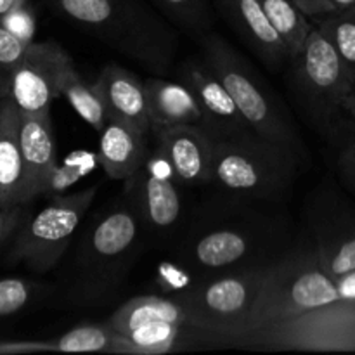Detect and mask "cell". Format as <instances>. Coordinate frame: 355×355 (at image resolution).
<instances>
[{
    "label": "cell",
    "mask_w": 355,
    "mask_h": 355,
    "mask_svg": "<svg viewBox=\"0 0 355 355\" xmlns=\"http://www.w3.org/2000/svg\"><path fill=\"white\" fill-rule=\"evenodd\" d=\"M218 191L194 208L172 241V260L191 281L269 266L295 243L286 203Z\"/></svg>",
    "instance_id": "obj_1"
},
{
    "label": "cell",
    "mask_w": 355,
    "mask_h": 355,
    "mask_svg": "<svg viewBox=\"0 0 355 355\" xmlns=\"http://www.w3.org/2000/svg\"><path fill=\"white\" fill-rule=\"evenodd\" d=\"M144 225L127 198L114 201L75 236L64 270L66 302L99 307L113 300L137 262Z\"/></svg>",
    "instance_id": "obj_2"
},
{
    "label": "cell",
    "mask_w": 355,
    "mask_h": 355,
    "mask_svg": "<svg viewBox=\"0 0 355 355\" xmlns=\"http://www.w3.org/2000/svg\"><path fill=\"white\" fill-rule=\"evenodd\" d=\"M66 23L87 31L156 76L172 71L179 33L144 0H49Z\"/></svg>",
    "instance_id": "obj_3"
},
{
    "label": "cell",
    "mask_w": 355,
    "mask_h": 355,
    "mask_svg": "<svg viewBox=\"0 0 355 355\" xmlns=\"http://www.w3.org/2000/svg\"><path fill=\"white\" fill-rule=\"evenodd\" d=\"M307 158L257 132L214 141L211 184L225 193L286 203Z\"/></svg>",
    "instance_id": "obj_4"
},
{
    "label": "cell",
    "mask_w": 355,
    "mask_h": 355,
    "mask_svg": "<svg viewBox=\"0 0 355 355\" xmlns=\"http://www.w3.org/2000/svg\"><path fill=\"white\" fill-rule=\"evenodd\" d=\"M198 44L200 54L224 83L253 130L270 141L290 146L309 159L305 141L290 107L263 78L259 68L232 47L231 42L214 31L203 35Z\"/></svg>",
    "instance_id": "obj_5"
},
{
    "label": "cell",
    "mask_w": 355,
    "mask_h": 355,
    "mask_svg": "<svg viewBox=\"0 0 355 355\" xmlns=\"http://www.w3.org/2000/svg\"><path fill=\"white\" fill-rule=\"evenodd\" d=\"M286 83L305 123L324 141H338L345 127L343 118L349 116L343 104L355 82L318 26L302 51L290 59Z\"/></svg>",
    "instance_id": "obj_6"
},
{
    "label": "cell",
    "mask_w": 355,
    "mask_h": 355,
    "mask_svg": "<svg viewBox=\"0 0 355 355\" xmlns=\"http://www.w3.org/2000/svg\"><path fill=\"white\" fill-rule=\"evenodd\" d=\"M338 300L342 295L336 279L298 239L267 267L253 305L248 335Z\"/></svg>",
    "instance_id": "obj_7"
},
{
    "label": "cell",
    "mask_w": 355,
    "mask_h": 355,
    "mask_svg": "<svg viewBox=\"0 0 355 355\" xmlns=\"http://www.w3.org/2000/svg\"><path fill=\"white\" fill-rule=\"evenodd\" d=\"M267 267L232 270L191 281L170 297L182 305L189 328L241 342L250 331L253 305Z\"/></svg>",
    "instance_id": "obj_8"
},
{
    "label": "cell",
    "mask_w": 355,
    "mask_h": 355,
    "mask_svg": "<svg viewBox=\"0 0 355 355\" xmlns=\"http://www.w3.org/2000/svg\"><path fill=\"white\" fill-rule=\"evenodd\" d=\"M97 196V186L61 194L49 200L44 208L21 220L9 259L12 263H24L33 272L45 274L54 269L68 250L85 215Z\"/></svg>",
    "instance_id": "obj_9"
},
{
    "label": "cell",
    "mask_w": 355,
    "mask_h": 355,
    "mask_svg": "<svg viewBox=\"0 0 355 355\" xmlns=\"http://www.w3.org/2000/svg\"><path fill=\"white\" fill-rule=\"evenodd\" d=\"M300 241L335 279L355 270V208L336 187L319 186L309 194L302 210Z\"/></svg>",
    "instance_id": "obj_10"
},
{
    "label": "cell",
    "mask_w": 355,
    "mask_h": 355,
    "mask_svg": "<svg viewBox=\"0 0 355 355\" xmlns=\"http://www.w3.org/2000/svg\"><path fill=\"white\" fill-rule=\"evenodd\" d=\"M245 345L266 350H355V300H338L252 333Z\"/></svg>",
    "instance_id": "obj_11"
},
{
    "label": "cell",
    "mask_w": 355,
    "mask_h": 355,
    "mask_svg": "<svg viewBox=\"0 0 355 355\" xmlns=\"http://www.w3.org/2000/svg\"><path fill=\"white\" fill-rule=\"evenodd\" d=\"M172 165L159 149H151L144 165L123 180V196L134 207L144 231L173 241L184 222V201Z\"/></svg>",
    "instance_id": "obj_12"
},
{
    "label": "cell",
    "mask_w": 355,
    "mask_h": 355,
    "mask_svg": "<svg viewBox=\"0 0 355 355\" xmlns=\"http://www.w3.org/2000/svg\"><path fill=\"white\" fill-rule=\"evenodd\" d=\"M71 69L75 61L58 42H33L10 73L2 97H9L21 113L49 111L54 99L61 97L62 83Z\"/></svg>",
    "instance_id": "obj_13"
},
{
    "label": "cell",
    "mask_w": 355,
    "mask_h": 355,
    "mask_svg": "<svg viewBox=\"0 0 355 355\" xmlns=\"http://www.w3.org/2000/svg\"><path fill=\"white\" fill-rule=\"evenodd\" d=\"M177 78L189 87L200 103L205 116L203 128L214 141L234 139L255 132L203 55L184 59L177 66Z\"/></svg>",
    "instance_id": "obj_14"
},
{
    "label": "cell",
    "mask_w": 355,
    "mask_h": 355,
    "mask_svg": "<svg viewBox=\"0 0 355 355\" xmlns=\"http://www.w3.org/2000/svg\"><path fill=\"white\" fill-rule=\"evenodd\" d=\"M211 3L269 71L283 73L288 68L290 52L270 24L260 0H211Z\"/></svg>",
    "instance_id": "obj_15"
},
{
    "label": "cell",
    "mask_w": 355,
    "mask_h": 355,
    "mask_svg": "<svg viewBox=\"0 0 355 355\" xmlns=\"http://www.w3.org/2000/svg\"><path fill=\"white\" fill-rule=\"evenodd\" d=\"M155 148L165 155L177 180L186 186L211 184L214 137L200 125L153 127Z\"/></svg>",
    "instance_id": "obj_16"
},
{
    "label": "cell",
    "mask_w": 355,
    "mask_h": 355,
    "mask_svg": "<svg viewBox=\"0 0 355 355\" xmlns=\"http://www.w3.org/2000/svg\"><path fill=\"white\" fill-rule=\"evenodd\" d=\"M19 139L24 163L23 205H26L42 196L49 173L59 163L51 110L21 113Z\"/></svg>",
    "instance_id": "obj_17"
},
{
    "label": "cell",
    "mask_w": 355,
    "mask_h": 355,
    "mask_svg": "<svg viewBox=\"0 0 355 355\" xmlns=\"http://www.w3.org/2000/svg\"><path fill=\"white\" fill-rule=\"evenodd\" d=\"M151 148L148 134L135 125L111 114L99 132L97 163L113 180H127L148 159Z\"/></svg>",
    "instance_id": "obj_18"
},
{
    "label": "cell",
    "mask_w": 355,
    "mask_h": 355,
    "mask_svg": "<svg viewBox=\"0 0 355 355\" xmlns=\"http://www.w3.org/2000/svg\"><path fill=\"white\" fill-rule=\"evenodd\" d=\"M113 116L121 118L151 135V114L144 80L130 69L110 62L96 78Z\"/></svg>",
    "instance_id": "obj_19"
},
{
    "label": "cell",
    "mask_w": 355,
    "mask_h": 355,
    "mask_svg": "<svg viewBox=\"0 0 355 355\" xmlns=\"http://www.w3.org/2000/svg\"><path fill=\"white\" fill-rule=\"evenodd\" d=\"M21 111L9 97L0 99V203L3 210L24 207V163L19 139Z\"/></svg>",
    "instance_id": "obj_20"
},
{
    "label": "cell",
    "mask_w": 355,
    "mask_h": 355,
    "mask_svg": "<svg viewBox=\"0 0 355 355\" xmlns=\"http://www.w3.org/2000/svg\"><path fill=\"white\" fill-rule=\"evenodd\" d=\"M149 99V114L153 127L172 125H200L205 127V116L200 103L189 87L180 80L165 76H149L144 80Z\"/></svg>",
    "instance_id": "obj_21"
},
{
    "label": "cell",
    "mask_w": 355,
    "mask_h": 355,
    "mask_svg": "<svg viewBox=\"0 0 355 355\" xmlns=\"http://www.w3.org/2000/svg\"><path fill=\"white\" fill-rule=\"evenodd\" d=\"M158 321L186 324V312L173 297L144 295L125 302L107 319L116 333H128L142 324Z\"/></svg>",
    "instance_id": "obj_22"
},
{
    "label": "cell",
    "mask_w": 355,
    "mask_h": 355,
    "mask_svg": "<svg viewBox=\"0 0 355 355\" xmlns=\"http://www.w3.org/2000/svg\"><path fill=\"white\" fill-rule=\"evenodd\" d=\"M187 324L158 321L142 324L128 333H116L114 354L162 355L173 352Z\"/></svg>",
    "instance_id": "obj_23"
},
{
    "label": "cell",
    "mask_w": 355,
    "mask_h": 355,
    "mask_svg": "<svg viewBox=\"0 0 355 355\" xmlns=\"http://www.w3.org/2000/svg\"><path fill=\"white\" fill-rule=\"evenodd\" d=\"M61 97L68 101L69 106L76 111V114L83 121H87L94 130L101 132L110 120L111 111L97 83L87 82L76 71V68L71 69L66 76L61 89Z\"/></svg>",
    "instance_id": "obj_24"
},
{
    "label": "cell",
    "mask_w": 355,
    "mask_h": 355,
    "mask_svg": "<svg viewBox=\"0 0 355 355\" xmlns=\"http://www.w3.org/2000/svg\"><path fill=\"white\" fill-rule=\"evenodd\" d=\"M270 24L286 45L290 58H295L307 42L315 24L295 0H260Z\"/></svg>",
    "instance_id": "obj_25"
},
{
    "label": "cell",
    "mask_w": 355,
    "mask_h": 355,
    "mask_svg": "<svg viewBox=\"0 0 355 355\" xmlns=\"http://www.w3.org/2000/svg\"><path fill=\"white\" fill-rule=\"evenodd\" d=\"M54 352H96V354H114L116 345V331L111 328L110 322H85L68 329L58 338H52Z\"/></svg>",
    "instance_id": "obj_26"
},
{
    "label": "cell",
    "mask_w": 355,
    "mask_h": 355,
    "mask_svg": "<svg viewBox=\"0 0 355 355\" xmlns=\"http://www.w3.org/2000/svg\"><path fill=\"white\" fill-rule=\"evenodd\" d=\"M166 19L179 26L184 33L200 40L210 33L214 24L210 0H153Z\"/></svg>",
    "instance_id": "obj_27"
},
{
    "label": "cell",
    "mask_w": 355,
    "mask_h": 355,
    "mask_svg": "<svg viewBox=\"0 0 355 355\" xmlns=\"http://www.w3.org/2000/svg\"><path fill=\"white\" fill-rule=\"evenodd\" d=\"M314 24L331 42L355 82V7L314 17Z\"/></svg>",
    "instance_id": "obj_28"
},
{
    "label": "cell",
    "mask_w": 355,
    "mask_h": 355,
    "mask_svg": "<svg viewBox=\"0 0 355 355\" xmlns=\"http://www.w3.org/2000/svg\"><path fill=\"white\" fill-rule=\"evenodd\" d=\"M94 159L89 155H73L71 158L66 159L61 165H55L49 173L47 180L42 189V196L51 200V198L68 194V189H71L80 179L87 175L92 170Z\"/></svg>",
    "instance_id": "obj_29"
},
{
    "label": "cell",
    "mask_w": 355,
    "mask_h": 355,
    "mask_svg": "<svg viewBox=\"0 0 355 355\" xmlns=\"http://www.w3.org/2000/svg\"><path fill=\"white\" fill-rule=\"evenodd\" d=\"M38 284L23 277L0 279V318L14 315L23 311L35 297Z\"/></svg>",
    "instance_id": "obj_30"
},
{
    "label": "cell",
    "mask_w": 355,
    "mask_h": 355,
    "mask_svg": "<svg viewBox=\"0 0 355 355\" xmlns=\"http://www.w3.org/2000/svg\"><path fill=\"white\" fill-rule=\"evenodd\" d=\"M28 45L30 44H24L0 23V97L3 96L10 73L17 68L26 54Z\"/></svg>",
    "instance_id": "obj_31"
},
{
    "label": "cell",
    "mask_w": 355,
    "mask_h": 355,
    "mask_svg": "<svg viewBox=\"0 0 355 355\" xmlns=\"http://www.w3.org/2000/svg\"><path fill=\"white\" fill-rule=\"evenodd\" d=\"M0 23L24 44H33L37 35V12L30 0H23L0 17Z\"/></svg>",
    "instance_id": "obj_32"
},
{
    "label": "cell",
    "mask_w": 355,
    "mask_h": 355,
    "mask_svg": "<svg viewBox=\"0 0 355 355\" xmlns=\"http://www.w3.org/2000/svg\"><path fill=\"white\" fill-rule=\"evenodd\" d=\"M336 168H338V175L343 186L355 193V135L340 149Z\"/></svg>",
    "instance_id": "obj_33"
},
{
    "label": "cell",
    "mask_w": 355,
    "mask_h": 355,
    "mask_svg": "<svg viewBox=\"0 0 355 355\" xmlns=\"http://www.w3.org/2000/svg\"><path fill=\"white\" fill-rule=\"evenodd\" d=\"M54 352L51 340H7L0 342V355Z\"/></svg>",
    "instance_id": "obj_34"
},
{
    "label": "cell",
    "mask_w": 355,
    "mask_h": 355,
    "mask_svg": "<svg viewBox=\"0 0 355 355\" xmlns=\"http://www.w3.org/2000/svg\"><path fill=\"white\" fill-rule=\"evenodd\" d=\"M21 220H23V207L7 208V210H0V246L3 245L7 238L12 232L17 231Z\"/></svg>",
    "instance_id": "obj_35"
},
{
    "label": "cell",
    "mask_w": 355,
    "mask_h": 355,
    "mask_svg": "<svg viewBox=\"0 0 355 355\" xmlns=\"http://www.w3.org/2000/svg\"><path fill=\"white\" fill-rule=\"evenodd\" d=\"M295 2L298 3V7H300L311 19H314V17L318 16H324V14L329 12H336L335 6H333L329 0H295Z\"/></svg>",
    "instance_id": "obj_36"
},
{
    "label": "cell",
    "mask_w": 355,
    "mask_h": 355,
    "mask_svg": "<svg viewBox=\"0 0 355 355\" xmlns=\"http://www.w3.org/2000/svg\"><path fill=\"white\" fill-rule=\"evenodd\" d=\"M342 300H355V270L336 279Z\"/></svg>",
    "instance_id": "obj_37"
},
{
    "label": "cell",
    "mask_w": 355,
    "mask_h": 355,
    "mask_svg": "<svg viewBox=\"0 0 355 355\" xmlns=\"http://www.w3.org/2000/svg\"><path fill=\"white\" fill-rule=\"evenodd\" d=\"M343 107H345L347 114H349V116L355 121V83H354L352 90H350V92H349V96H347Z\"/></svg>",
    "instance_id": "obj_38"
},
{
    "label": "cell",
    "mask_w": 355,
    "mask_h": 355,
    "mask_svg": "<svg viewBox=\"0 0 355 355\" xmlns=\"http://www.w3.org/2000/svg\"><path fill=\"white\" fill-rule=\"evenodd\" d=\"M329 2L335 6L336 10H347L355 7V0H329Z\"/></svg>",
    "instance_id": "obj_39"
},
{
    "label": "cell",
    "mask_w": 355,
    "mask_h": 355,
    "mask_svg": "<svg viewBox=\"0 0 355 355\" xmlns=\"http://www.w3.org/2000/svg\"><path fill=\"white\" fill-rule=\"evenodd\" d=\"M23 2V0H0V17L3 16V14L9 12L12 7H16L17 3Z\"/></svg>",
    "instance_id": "obj_40"
},
{
    "label": "cell",
    "mask_w": 355,
    "mask_h": 355,
    "mask_svg": "<svg viewBox=\"0 0 355 355\" xmlns=\"http://www.w3.org/2000/svg\"><path fill=\"white\" fill-rule=\"evenodd\" d=\"M0 210H2V203H0Z\"/></svg>",
    "instance_id": "obj_41"
}]
</instances>
